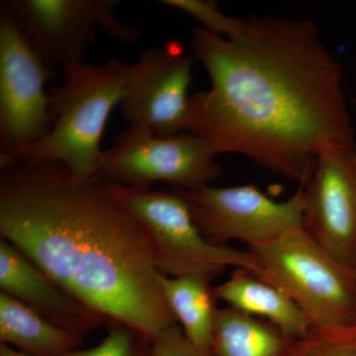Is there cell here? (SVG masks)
I'll use <instances>...</instances> for the list:
<instances>
[{
	"instance_id": "1",
	"label": "cell",
	"mask_w": 356,
	"mask_h": 356,
	"mask_svg": "<svg viewBox=\"0 0 356 356\" xmlns=\"http://www.w3.org/2000/svg\"><path fill=\"white\" fill-rule=\"evenodd\" d=\"M192 49L211 88L191 96L187 132L219 154L304 185L323 151L356 147L343 67L314 23L254 16L233 39L196 28Z\"/></svg>"
},
{
	"instance_id": "2",
	"label": "cell",
	"mask_w": 356,
	"mask_h": 356,
	"mask_svg": "<svg viewBox=\"0 0 356 356\" xmlns=\"http://www.w3.org/2000/svg\"><path fill=\"white\" fill-rule=\"evenodd\" d=\"M0 234L106 322L151 343L177 325L144 232L99 175L0 154Z\"/></svg>"
},
{
	"instance_id": "3",
	"label": "cell",
	"mask_w": 356,
	"mask_h": 356,
	"mask_svg": "<svg viewBox=\"0 0 356 356\" xmlns=\"http://www.w3.org/2000/svg\"><path fill=\"white\" fill-rule=\"evenodd\" d=\"M130 69L111 58L100 65L83 62L63 70L64 83L48 91L51 130L15 159L62 163L81 177L97 175L103 132L112 109L120 104Z\"/></svg>"
},
{
	"instance_id": "4",
	"label": "cell",
	"mask_w": 356,
	"mask_h": 356,
	"mask_svg": "<svg viewBox=\"0 0 356 356\" xmlns=\"http://www.w3.org/2000/svg\"><path fill=\"white\" fill-rule=\"evenodd\" d=\"M107 184L114 197L144 232L156 267L163 275H196L212 281L227 267H236L261 276V267L250 250L214 245L204 238L177 189L158 191Z\"/></svg>"
},
{
	"instance_id": "5",
	"label": "cell",
	"mask_w": 356,
	"mask_h": 356,
	"mask_svg": "<svg viewBox=\"0 0 356 356\" xmlns=\"http://www.w3.org/2000/svg\"><path fill=\"white\" fill-rule=\"evenodd\" d=\"M248 250L261 267L259 277L287 292L312 325L356 322V267L337 261L303 229Z\"/></svg>"
},
{
	"instance_id": "6",
	"label": "cell",
	"mask_w": 356,
	"mask_h": 356,
	"mask_svg": "<svg viewBox=\"0 0 356 356\" xmlns=\"http://www.w3.org/2000/svg\"><path fill=\"white\" fill-rule=\"evenodd\" d=\"M218 154L210 140L192 133L159 137L142 126H130L100 154L97 175L126 186L152 188L165 182L193 191L221 177Z\"/></svg>"
},
{
	"instance_id": "7",
	"label": "cell",
	"mask_w": 356,
	"mask_h": 356,
	"mask_svg": "<svg viewBox=\"0 0 356 356\" xmlns=\"http://www.w3.org/2000/svg\"><path fill=\"white\" fill-rule=\"evenodd\" d=\"M118 3L116 0H4L0 10L56 72L83 62L97 28L125 44L140 38L139 30L116 17Z\"/></svg>"
},
{
	"instance_id": "8",
	"label": "cell",
	"mask_w": 356,
	"mask_h": 356,
	"mask_svg": "<svg viewBox=\"0 0 356 356\" xmlns=\"http://www.w3.org/2000/svg\"><path fill=\"white\" fill-rule=\"evenodd\" d=\"M178 191L188 204L196 226L211 243L236 240L248 247L266 245L302 228L303 187L285 201L269 198L254 185Z\"/></svg>"
},
{
	"instance_id": "9",
	"label": "cell",
	"mask_w": 356,
	"mask_h": 356,
	"mask_svg": "<svg viewBox=\"0 0 356 356\" xmlns=\"http://www.w3.org/2000/svg\"><path fill=\"white\" fill-rule=\"evenodd\" d=\"M56 72L39 57L10 18L0 10V145L18 158L51 130L46 84Z\"/></svg>"
},
{
	"instance_id": "10",
	"label": "cell",
	"mask_w": 356,
	"mask_h": 356,
	"mask_svg": "<svg viewBox=\"0 0 356 356\" xmlns=\"http://www.w3.org/2000/svg\"><path fill=\"white\" fill-rule=\"evenodd\" d=\"M193 58L179 42L145 50L130 72L122 97V116L159 137L188 131L189 86Z\"/></svg>"
},
{
	"instance_id": "11",
	"label": "cell",
	"mask_w": 356,
	"mask_h": 356,
	"mask_svg": "<svg viewBox=\"0 0 356 356\" xmlns=\"http://www.w3.org/2000/svg\"><path fill=\"white\" fill-rule=\"evenodd\" d=\"M301 186L302 228L337 261L356 267V147L323 151Z\"/></svg>"
},
{
	"instance_id": "12",
	"label": "cell",
	"mask_w": 356,
	"mask_h": 356,
	"mask_svg": "<svg viewBox=\"0 0 356 356\" xmlns=\"http://www.w3.org/2000/svg\"><path fill=\"white\" fill-rule=\"evenodd\" d=\"M0 288L79 337L95 331L105 318L60 286L13 243L0 240Z\"/></svg>"
},
{
	"instance_id": "13",
	"label": "cell",
	"mask_w": 356,
	"mask_h": 356,
	"mask_svg": "<svg viewBox=\"0 0 356 356\" xmlns=\"http://www.w3.org/2000/svg\"><path fill=\"white\" fill-rule=\"evenodd\" d=\"M214 289L217 299L228 307L266 321L292 339H301L310 331V321L289 294L250 271L236 268Z\"/></svg>"
},
{
	"instance_id": "14",
	"label": "cell",
	"mask_w": 356,
	"mask_h": 356,
	"mask_svg": "<svg viewBox=\"0 0 356 356\" xmlns=\"http://www.w3.org/2000/svg\"><path fill=\"white\" fill-rule=\"evenodd\" d=\"M81 337L53 324L31 307L0 291V341L32 356H67Z\"/></svg>"
},
{
	"instance_id": "15",
	"label": "cell",
	"mask_w": 356,
	"mask_h": 356,
	"mask_svg": "<svg viewBox=\"0 0 356 356\" xmlns=\"http://www.w3.org/2000/svg\"><path fill=\"white\" fill-rule=\"evenodd\" d=\"M161 286L185 337L199 350L211 353L219 312L211 281L201 276L168 277L163 274Z\"/></svg>"
},
{
	"instance_id": "16",
	"label": "cell",
	"mask_w": 356,
	"mask_h": 356,
	"mask_svg": "<svg viewBox=\"0 0 356 356\" xmlns=\"http://www.w3.org/2000/svg\"><path fill=\"white\" fill-rule=\"evenodd\" d=\"M296 339L275 325L226 307L219 309L213 356H288Z\"/></svg>"
},
{
	"instance_id": "17",
	"label": "cell",
	"mask_w": 356,
	"mask_h": 356,
	"mask_svg": "<svg viewBox=\"0 0 356 356\" xmlns=\"http://www.w3.org/2000/svg\"><path fill=\"white\" fill-rule=\"evenodd\" d=\"M288 356H356V322L312 325L306 336L294 341Z\"/></svg>"
},
{
	"instance_id": "18",
	"label": "cell",
	"mask_w": 356,
	"mask_h": 356,
	"mask_svg": "<svg viewBox=\"0 0 356 356\" xmlns=\"http://www.w3.org/2000/svg\"><path fill=\"white\" fill-rule=\"evenodd\" d=\"M161 3L188 14L202 24L201 28L217 36L236 38L247 29L248 19L226 15L213 0H163Z\"/></svg>"
},
{
	"instance_id": "19",
	"label": "cell",
	"mask_w": 356,
	"mask_h": 356,
	"mask_svg": "<svg viewBox=\"0 0 356 356\" xmlns=\"http://www.w3.org/2000/svg\"><path fill=\"white\" fill-rule=\"evenodd\" d=\"M109 331L102 343L89 350H74L67 356H152V343L132 327L108 322Z\"/></svg>"
},
{
	"instance_id": "20",
	"label": "cell",
	"mask_w": 356,
	"mask_h": 356,
	"mask_svg": "<svg viewBox=\"0 0 356 356\" xmlns=\"http://www.w3.org/2000/svg\"><path fill=\"white\" fill-rule=\"evenodd\" d=\"M152 356H213L188 341L177 325L168 327L152 341Z\"/></svg>"
},
{
	"instance_id": "21",
	"label": "cell",
	"mask_w": 356,
	"mask_h": 356,
	"mask_svg": "<svg viewBox=\"0 0 356 356\" xmlns=\"http://www.w3.org/2000/svg\"><path fill=\"white\" fill-rule=\"evenodd\" d=\"M0 356H32L27 355V353H22V351L15 350L11 348L10 346L6 343H1L0 346Z\"/></svg>"
},
{
	"instance_id": "22",
	"label": "cell",
	"mask_w": 356,
	"mask_h": 356,
	"mask_svg": "<svg viewBox=\"0 0 356 356\" xmlns=\"http://www.w3.org/2000/svg\"><path fill=\"white\" fill-rule=\"evenodd\" d=\"M351 102H353V104H355V106H356V99H353V100H351Z\"/></svg>"
}]
</instances>
